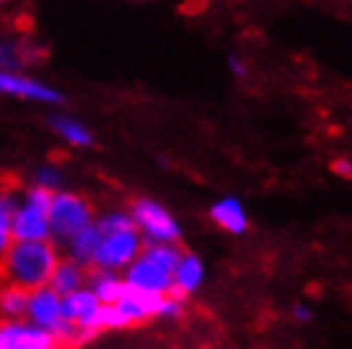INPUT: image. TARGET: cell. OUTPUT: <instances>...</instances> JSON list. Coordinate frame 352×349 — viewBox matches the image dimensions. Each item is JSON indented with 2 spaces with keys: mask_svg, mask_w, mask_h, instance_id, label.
I'll use <instances>...</instances> for the list:
<instances>
[{
  "mask_svg": "<svg viewBox=\"0 0 352 349\" xmlns=\"http://www.w3.org/2000/svg\"><path fill=\"white\" fill-rule=\"evenodd\" d=\"M59 253L49 240H13L0 258V273L23 289H41L52 278Z\"/></svg>",
  "mask_w": 352,
  "mask_h": 349,
  "instance_id": "1",
  "label": "cell"
},
{
  "mask_svg": "<svg viewBox=\"0 0 352 349\" xmlns=\"http://www.w3.org/2000/svg\"><path fill=\"white\" fill-rule=\"evenodd\" d=\"M92 219L95 217L87 199H82L77 194L54 192L49 204V225H52V237H56L59 243H67L72 235L87 227Z\"/></svg>",
  "mask_w": 352,
  "mask_h": 349,
  "instance_id": "2",
  "label": "cell"
},
{
  "mask_svg": "<svg viewBox=\"0 0 352 349\" xmlns=\"http://www.w3.org/2000/svg\"><path fill=\"white\" fill-rule=\"evenodd\" d=\"M143 237L138 229H115V232H102L100 245L92 255V268H105V271H123L125 265L141 253Z\"/></svg>",
  "mask_w": 352,
  "mask_h": 349,
  "instance_id": "3",
  "label": "cell"
},
{
  "mask_svg": "<svg viewBox=\"0 0 352 349\" xmlns=\"http://www.w3.org/2000/svg\"><path fill=\"white\" fill-rule=\"evenodd\" d=\"M131 217L135 229H141L148 243H176L182 227L161 204L151 199H135L131 204Z\"/></svg>",
  "mask_w": 352,
  "mask_h": 349,
  "instance_id": "4",
  "label": "cell"
},
{
  "mask_svg": "<svg viewBox=\"0 0 352 349\" xmlns=\"http://www.w3.org/2000/svg\"><path fill=\"white\" fill-rule=\"evenodd\" d=\"M0 95L21 97V100H31V102H46V105H62L64 102L62 92L21 74L18 69H0Z\"/></svg>",
  "mask_w": 352,
  "mask_h": 349,
  "instance_id": "5",
  "label": "cell"
},
{
  "mask_svg": "<svg viewBox=\"0 0 352 349\" xmlns=\"http://www.w3.org/2000/svg\"><path fill=\"white\" fill-rule=\"evenodd\" d=\"M10 235L13 240H52L49 210L28 199H23V204H16L10 219Z\"/></svg>",
  "mask_w": 352,
  "mask_h": 349,
  "instance_id": "6",
  "label": "cell"
},
{
  "mask_svg": "<svg viewBox=\"0 0 352 349\" xmlns=\"http://www.w3.org/2000/svg\"><path fill=\"white\" fill-rule=\"evenodd\" d=\"M26 319L36 326H41L52 334V329L62 322V296L52 291L49 286L28 291V306H26Z\"/></svg>",
  "mask_w": 352,
  "mask_h": 349,
  "instance_id": "7",
  "label": "cell"
},
{
  "mask_svg": "<svg viewBox=\"0 0 352 349\" xmlns=\"http://www.w3.org/2000/svg\"><path fill=\"white\" fill-rule=\"evenodd\" d=\"M54 337L36 324H0V349H52Z\"/></svg>",
  "mask_w": 352,
  "mask_h": 349,
  "instance_id": "8",
  "label": "cell"
},
{
  "mask_svg": "<svg viewBox=\"0 0 352 349\" xmlns=\"http://www.w3.org/2000/svg\"><path fill=\"white\" fill-rule=\"evenodd\" d=\"M204 278V265L202 260L194 253H182L179 262L174 268V275H171V289L166 291L168 296L179 298V301H186V298L197 293V289L202 286Z\"/></svg>",
  "mask_w": 352,
  "mask_h": 349,
  "instance_id": "9",
  "label": "cell"
},
{
  "mask_svg": "<svg viewBox=\"0 0 352 349\" xmlns=\"http://www.w3.org/2000/svg\"><path fill=\"white\" fill-rule=\"evenodd\" d=\"M87 283V271H85V265L77 262L74 258H59V262L54 265L52 271V278H49V289L56 291L59 296H67L72 291L82 289Z\"/></svg>",
  "mask_w": 352,
  "mask_h": 349,
  "instance_id": "10",
  "label": "cell"
},
{
  "mask_svg": "<svg viewBox=\"0 0 352 349\" xmlns=\"http://www.w3.org/2000/svg\"><path fill=\"white\" fill-rule=\"evenodd\" d=\"M100 304H115L118 298L123 296L125 280L123 275H118V271H105V268H92L87 273V283H85Z\"/></svg>",
  "mask_w": 352,
  "mask_h": 349,
  "instance_id": "11",
  "label": "cell"
},
{
  "mask_svg": "<svg viewBox=\"0 0 352 349\" xmlns=\"http://www.w3.org/2000/svg\"><path fill=\"white\" fill-rule=\"evenodd\" d=\"M210 217L217 227H222L225 232H230V235H243L248 229L245 210H243V204H240L238 199H232V196L217 201L210 210Z\"/></svg>",
  "mask_w": 352,
  "mask_h": 349,
  "instance_id": "12",
  "label": "cell"
},
{
  "mask_svg": "<svg viewBox=\"0 0 352 349\" xmlns=\"http://www.w3.org/2000/svg\"><path fill=\"white\" fill-rule=\"evenodd\" d=\"M100 237H102V229H100V225L92 219L87 227H82L77 235H72L69 240H67V245H69V258H74V260L82 262V265L87 268L89 262H92V255H95L97 245H100Z\"/></svg>",
  "mask_w": 352,
  "mask_h": 349,
  "instance_id": "13",
  "label": "cell"
},
{
  "mask_svg": "<svg viewBox=\"0 0 352 349\" xmlns=\"http://www.w3.org/2000/svg\"><path fill=\"white\" fill-rule=\"evenodd\" d=\"M97 306H100V301L95 298V293H92L87 286H82V289L62 296V316L74 324H82L92 311H95Z\"/></svg>",
  "mask_w": 352,
  "mask_h": 349,
  "instance_id": "14",
  "label": "cell"
},
{
  "mask_svg": "<svg viewBox=\"0 0 352 349\" xmlns=\"http://www.w3.org/2000/svg\"><path fill=\"white\" fill-rule=\"evenodd\" d=\"M28 306V289L18 286V283H8L6 289H0V316L8 322H18L26 316Z\"/></svg>",
  "mask_w": 352,
  "mask_h": 349,
  "instance_id": "15",
  "label": "cell"
},
{
  "mask_svg": "<svg viewBox=\"0 0 352 349\" xmlns=\"http://www.w3.org/2000/svg\"><path fill=\"white\" fill-rule=\"evenodd\" d=\"M49 125L56 131V135H62L67 143L77 146V148H89V146L95 143V135H92L82 122L72 120V117H62V115H59V117H52Z\"/></svg>",
  "mask_w": 352,
  "mask_h": 349,
  "instance_id": "16",
  "label": "cell"
},
{
  "mask_svg": "<svg viewBox=\"0 0 352 349\" xmlns=\"http://www.w3.org/2000/svg\"><path fill=\"white\" fill-rule=\"evenodd\" d=\"M16 196L10 192H0V258L6 255L8 245L13 243L10 235V219H13V210H16Z\"/></svg>",
  "mask_w": 352,
  "mask_h": 349,
  "instance_id": "17",
  "label": "cell"
},
{
  "mask_svg": "<svg viewBox=\"0 0 352 349\" xmlns=\"http://www.w3.org/2000/svg\"><path fill=\"white\" fill-rule=\"evenodd\" d=\"M97 225L102 232H115V229H133V217L131 212H110L102 219H97Z\"/></svg>",
  "mask_w": 352,
  "mask_h": 349,
  "instance_id": "18",
  "label": "cell"
},
{
  "mask_svg": "<svg viewBox=\"0 0 352 349\" xmlns=\"http://www.w3.org/2000/svg\"><path fill=\"white\" fill-rule=\"evenodd\" d=\"M23 52L21 46L13 44H0V69H18L23 64Z\"/></svg>",
  "mask_w": 352,
  "mask_h": 349,
  "instance_id": "19",
  "label": "cell"
},
{
  "mask_svg": "<svg viewBox=\"0 0 352 349\" xmlns=\"http://www.w3.org/2000/svg\"><path fill=\"white\" fill-rule=\"evenodd\" d=\"M34 183L36 186H44V189H49V192H56L59 189V183H62V171L56 166H44L38 168L34 176Z\"/></svg>",
  "mask_w": 352,
  "mask_h": 349,
  "instance_id": "20",
  "label": "cell"
},
{
  "mask_svg": "<svg viewBox=\"0 0 352 349\" xmlns=\"http://www.w3.org/2000/svg\"><path fill=\"white\" fill-rule=\"evenodd\" d=\"M230 71L235 74V77H248V64L243 59H238V56H230Z\"/></svg>",
  "mask_w": 352,
  "mask_h": 349,
  "instance_id": "21",
  "label": "cell"
},
{
  "mask_svg": "<svg viewBox=\"0 0 352 349\" xmlns=\"http://www.w3.org/2000/svg\"><path fill=\"white\" fill-rule=\"evenodd\" d=\"M332 168H335L337 174L342 176V179H350L352 176V164H350V158H340V161H335L332 164Z\"/></svg>",
  "mask_w": 352,
  "mask_h": 349,
  "instance_id": "22",
  "label": "cell"
},
{
  "mask_svg": "<svg viewBox=\"0 0 352 349\" xmlns=\"http://www.w3.org/2000/svg\"><path fill=\"white\" fill-rule=\"evenodd\" d=\"M311 308L309 306H304V304H299V306H294V319L296 322H311Z\"/></svg>",
  "mask_w": 352,
  "mask_h": 349,
  "instance_id": "23",
  "label": "cell"
}]
</instances>
